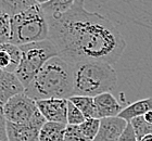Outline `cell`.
<instances>
[{
	"mask_svg": "<svg viewBox=\"0 0 152 141\" xmlns=\"http://www.w3.org/2000/svg\"><path fill=\"white\" fill-rule=\"evenodd\" d=\"M85 0H75L61 15L47 18L48 39L58 56L71 65L86 61L118 62L126 41L116 26L107 18L85 8Z\"/></svg>",
	"mask_w": 152,
	"mask_h": 141,
	"instance_id": "1",
	"label": "cell"
},
{
	"mask_svg": "<svg viewBox=\"0 0 152 141\" xmlns=\"http://www.w3.org/2000/svg\"><path fill=\"white\" fill-rule=\"evenodd\" d=\"M94 102L96 107V117L99 119L117 116L125 107L111 92H103L96 96L94 97Z\"/></svg>",
	"mask_w": 152,
	"mask_h": 141,
	"instance_id": "10",
	"label": "cell"
},
{
	"mask_svg": "<svg viewBox=\"0 0 152 141\" xmlns=\"http://www.w3.org/2000/svg\"><path fill=\"white\" fill-rule=\"evenodd\" d=\"M149 111H152V98H146L125 107L117 116L129 123L133 118L143 116Z\"/></svg>",
	"mask_w": 152,
	"mask_h": 141,
	"instance_id": "13",
	"label": "cell"
},
{
	"mask_svg": "<svg viewBox=\"0 0 152 141\" xmlns=\"http://www.w3.org/2000/svg\"><path fill=\"white\" fill-rule=\"evenodd\" d=\"M66 124L45 122L38 135V141H63Z\"/></svg>",
	"mask_w": 152,
	"mask_h": 141,
	"instance_id": "14",
	"label": "cell"
},
{
	"mask_svg": "<svg viewBox=\"0 0 152 141\" xmlns=\"http://www.w3.org/2000/svg\"><path fill=\"white\" fill-rule=\"evenodd\" d=\"M100 119L99 118H85V121L80 124L79 129L88 141H92L97 136V132L99 130Z\"/></svg>",
	"mask_w": 152,
	"mask_h": 141,
	"instance_id": "19",
	"label": "cell"
},
{
	"mask_svg": "<svg viewBox=\"0 0 152 141\" xmlns=\"http://www.w3.org/2000/svg\"><path fill=\"white\" fill-rule=\"evenodd\" d=\"M73 94L96 97L110 92L117 84L113 65L101 61H86L72 65Z\"/></svg>",
	"mask_w": 152,
	"mask_h": 141,
	"instance_id": "3",
	"label": "cell"
},
{
	"mask_svg": "<svg viewBox=\"0 0 152 141\" xmlns=\"http://www.w3.org/2000/svg\"><path fill=\"white\" fill-rule=\"evenodd\" d=\"M38 111L46 122L66 124L67 99H45L36 101Z\"/></svg>",
	"mask_w": 152,
	"mask_h": 141,
	"instance_id": "7",
	"label": "cell"
},
{
	"mask_svg": "<svg viewBox=\"0 0 152 141\" xmlns=\"http://www.w3.org/2000/svg\"><path fill=\"white\" fill-rule=\"evenodd\" d=\"M117 141H137L135 132H134V130H133V128H132V126H130L129 123L127 124L126 128H125V130H124L123 134L121 135V137L118 138Z\"/></svg>",
	"mask_w": 152,
	"mask_h": 141,
	"instance_id": "23",
	"label": "cell"
},
{
	"mask_svg": "<svg viewBox=\"0 0 152 141\" xmlns=\"http://www.w3.org/2000/svg\"><path fill=\"white\" fill-rule=\"evenodd\" d=\"M10 24V44L18 47L48 39L49 24L47 16L37 3L11 16Z\"/></svg>",
	"mask_w": 152,
	"mask_h": 141,
	"instance_id": "4",
	"label": "cell"
},
{
	"mask_svg": "<svg viewBox=\"0 0 152 141\" xmlns=\"http://www.w3.org/2000/svg\"><path fill=\"white\" fill-rule=\"evenodd\" d=\"M35 1H36V3H37V4H39V6H42V4H45V3L49 2L50 0H35Z\"/></svg>",
	"mask_w": 152,
	"mask_h": 141,
	"instance_id": "27",
	"label": "cell"
},
{
	"mask_svg": "<svg viewBox=\"0 0 152 141\" xmlns=\"http://www.w3.org/2000/svg\"><path fill=\"white\" fill-rule=\"evenodd\" d=\"M10 18L11 16L0 10V45L10 42V35H11Z\"/></svg>",
	"mask_w": 152,
	"mask_h": 141,
	"instance_id": "20",
	"label": "cell"
},
{
	"mask_svg": "<svg viewBox=\"0 0 152 141\" xmlns=\"http://www.w3.org/2000/svg\"><path fill=\"white\" fill-rule=\"evenodd\" d=\"M128 123L118 116L100 119L99 130L92 141H117Z\"/></svg>",
	"mask_w": 152,
	"mask_h": 141,
	"instance_id": "9",
	"label": "cell"
},
{
	"mask_svg": "<svg viewBox=\"0 0 152 141\" xmlns=\"http://www.w3.org/2000/svg\"><path fill=\"white\" fill-rule=\"evenodd\" d=\"M33 100L69 99L73 96L72 65L59 56L48 60L23 91Z\"/></svg>",
	"mask_w": 152,
	"mask_h": 141,
	"instance_id": "2",
	"label": "cell"
},
{
	"mask_svg": "<svg viewBox=\"0 0 152 141\" xmlns=\"http://www.w3.org/2000/svg\"><path fill=\"white\" fill-rule=\"evenodd\" d=\"M142 117H143V119H145L147 123H149V124H151V125H152V111L147 112L146 114L142 116Z\"/></svg>",
	"mask_w": 152,
	"mask_h": 141,
	"instance_id": "25",
	"label": "cell"
},
{
	"mask_svg": "<svg viewBox=\"0 0 152 141\" xmlns=\"http://www.w3.org/2000/svg\"><path fill=\"white\" fill-rule=\"evenodd\" d=\"M36 4L35 0H0V10L13 16Z\"/></svg>",
	"mask_w": 152,
	"mask_h": 141,
	"instance_id": "17",
	"label": "cell"
},
{
	"mask_svg": "<svg viewBox=\"0 0 152 141\" xmlns=\"http://www.w3.org/2000/svg\"><path fill=\"white\" fill-rule=\"evenodd\" d=\"M75 0H50L49 2L42 4L41 9L47 18L61 15L72 8Z\"/></svg>",
	"mask_w": 152,
	"mask_h": 141,
	"instance_id": "16",
	"label": "cell"
},
{
	"mask_svg": "<svg viewBox=\"0 0 152 141\" xmlns=\"http://www.w3.org/2000/svg\"><path fill=\"white\" fill-rule=\"evenodd\" d=\"M19 48L21 50V60L14 75L25 88L45 63L58 56V52L49 39L23 45L19 46Z\"/></svg>",
	"mask_w": 152,
	"mask_h": 141,
	"instance_id": "5",
	"label": "cell"
},
{
	"mask_svg": "<svg viewBox=\"0 0 152 141\" xmlns=\"http://www.w3.org/2000/svg\"><path fill=\"white\" fill-rule=\"evenodd\" d=\"M45 123L31 122L14 124L6 122L7 136L9 141H38V135Z\"/></svg>",
	"mask_w": 152,
	"mask_h": 141,
	"instance_id": "8",
	"label": "cell"
},
{
	"mask_svg": "<svg viewBox=\"0 0 152 141\" xmlns=\"http://www.w3.org/2000/svg\"><path fill=\"white\" fill-rule=\"evenodd\" d=\"M1 113L6 122L14 124L46 122V119L38 111L36 101L26 96L24 92H20L10 98L1 107Z\"/></svg>",
	"mask_w": 152,
	"mask_h": 141,
	"instance_id": "6",
	"label": "cell"
},
{
	"mask_svg": "<svg viewBox=\"0 0 152 141\" xmlns=\"http://www.w3.org/2000/svg\"><path fill=\"white\" fill-rule=\"evenodd\" d=\"M129 124L132 126V128H133L134 132H135L137 141H139L146 135H152V125L149 123H147L143 119L142 116L133 118L129 122Z\"/></svg>",
	"mask_w": 152,
	"mask_h": 141,
	"instance_id": "18",
	"label": "cell"
},
{
	"mask_svg": "<svg viewBox=\"0 0 152 141\" xmlns=\"http://www.w3.org/2000/svg\"><path fill=\"white\" fill-rule=\"evenodd\" d=\"M23 91V85L13 73H7L0 69V107H2L11 97Z\"/></svg>",
	"mask_w": 152,
	"mask_h": 141,
	"instance_id": "11",
	"label": "cell"
},
{
	"mask_svg": "<svg viewBox=\"0 0 152 141\" xmlns=\"http://www.w3.org/2000/svg\"><path fill=\"white\" fill-rule=\"evenodd\" d=\"M0 141H9L8 136H7L6 119L1 113V107H0Z\"/></svg>",
	"mask_w": 152,
	"mask_h": 141,
	"instance_id": "24",
	"label": "cell"
},
{
	"mask_svg": "<svg viewBox=\"0 0 152 141\" xmlns=\"http://www.w3.org/2000/svg\"><path fill=\"white\" fill-rule=\"evenodd\" d=\"M67 100L72 102L78 109L85 118H97L96 117V107L94 98L87 96H75L73 94Z\"/></svg>",
	"mask_w": 152,
	"mask_h": 141,
	"instance_id": "15",
	"label": "cell"
},
{
	"mask_svg": "<svg viewBox=\"0 0 152 141\" xmlns=\"http://www.w3.org/2000/svg\"><path fill=\"white\" fill-rule=\"evenodd\" d=\"M63 141H88L82 134L78 125H66Z\"/></svg>",
	"mask_w": 152,
	"mask_h": 141,
	"instance_id": "22",
	"label": "cell"
},
{
	"mask_svg": "<svg viewBox=\"0 0 152 141\" xmlns=\"http://www.w3.org/2000/svg\"><path fill=\"white\" fill-rule=\"evenodd\" d=\"M84 121H85V117L82 114V112L72 102L67 100L66 125H80Z\"/></svg>",
	"mask_w": 152,
	"mask_h": 141,
	"instance_id": "21",
	"label": "cell"
},
{
	"mask_svg": "<svg viewBox=\"0 0 152 141\" xmlns=\"http://www.w3.org/2000/svg\"><path fill=\"white\" fill-rule=\"evenodd\" d=\"M21 60V50L10 42L0 45V69L7 73L15 72Z\"/></svg>",
	"mask_w": 152,
	"mask_h": 141,
	"instance_id": "12",
	"label": "cell"
},
{
	"mask_svg": "<svg viewBox=\"0 0 152 141\" xmlns=\"http://www.w3.org/2000/svg\"><path fill=\"white\" fill-rule=\"evenodd\" d=\"M139 141H152V135H146L140 139Z\"/></svg>",
	"mask_w": 152,
	"mask_h": 141,
	"instance_id": "26",
	"label": "cell"
}]
</instances>
